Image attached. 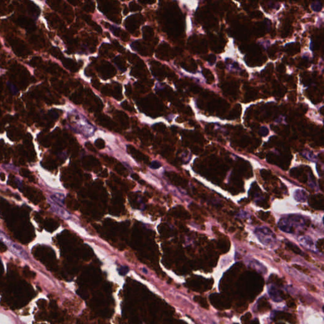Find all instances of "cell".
Masks as SVG:
<instances>
[{"label":"cell","instance_id":"cell-4","mask_svg":"<svg viewBox=\"0 0 324 324\" xmlns=\"http://www.w3.org/2000/svg\"><path fill=\"white\" fill-rule=\"evenodd\" d=\"M115 68L112 67V66L108 63H105L101 67V72L104 75H107V77H112L115 72Z\"/></svg>","mask_w":324,"mask_h":324},{"label":"cell","instance_id":"cell-7","mask_svg":"<svg viewBox=\"0 0 324 324\" xmlns=\"http://www.w3.org/2000/svg\"><path fill=\"white\" fill-rule=\"evenodd\" d=\"M143 34L144 38L145 39H148L150 37H152L153 34V31L151 28L149 27H143Z\"/></svg>","mask_w":324,"mask_h":324},{"label":"cell","instance_id":"cell-3","mask_svg":"<svg viewBox=\"0 0 324 324\" xmlns=\"http://www.w3.org/2000/svg\"><path fill=\"white\" fill-rule=\"evenodd\" d=\"M138 15H135L129 17L126 20V27L127 28V29L131 32H132V30H134L137 28L138 27V22L139 20H140L139 18L137 16Z\"/></svg>","mask_w":324,"mask_h":324},{"label":"cell","instance_id":"cell-14","mask_svg":"<svg viewBox=\"0 0 324 324\" xmlns=\"http://www.w3.org/2000/svg\"><path fill=\"white\" fill-rule=\"evenodd\" d=\"M6 250L5 246L2 242H0V250H2V251H4V250Z\"/></svg>","mask_w":324,"mask_h":324},{"label":"cell","instance_id":"cell-8","mask_svg":"<svg viewBox=\"0 0 324 324\" xmlns=\"http://www.w3.org/2000/svg\"><path fill=\"white\" fill-rule=\"evenodd\" d=\"M114 61L115 63V64L118 66V68L120 70H122V71H125V68H124L125 65L123 63L122 60H121V58H120L119 57H116Z\"/></svg>","mask_w":324,"mask_h":324},{"label":"cell","instance_id":"cell-11","mask_svg":"<svg viewBox=\"0 0 324 324\" xmlns=\"http://www.w3.org/2000/svg\"><path fill=\"white\" fill-rule=\"evenodd\" d=\"M161 167V164L157 161H154L150 165V167L153 169H157Z\"/></svg>","mask_w":324,"mask_h":324},{"label":"cell","instance_id":"cell-1","mask_svg":"<svg viewBox=\"0 0 324 324\" xmlns=\"http://www.w3.org/2000/svg\"><path fill=\"white\" fill-rule=\"evenodd\" d=\"M278 226L280 230L287 233H299L307 226V221L303 217L291 215L282 218Z\"/></svg>","mask_w":324,"mask_h":324},{"label":"cell","instance_id":"cell-15","mask_svg":"<svg viewBox=\"0 0 324 324\" xmlns=\"http://www.w3.org/2000/svg\"><path fill=\"white\" fill-rule=\"evenodd\" d=\"M0 177H1V179H2V180H5V175L3 173H2L1 175H0Z\"/></svg>","mask_w":324,"mask_h":324},{"label":"cell","instance_id":"cell-10","mask_svg":"<svg viewBox=\"0 0 324 324\" xmlns=\"http://www.w3.org/2000/svg\"><path fill=\"white\" fill-rule=\"evenodd\" d=\"M8 184L10 186H11L13 188L15 189L17 187V185H16V183L15 182V177H14V176L13 175H10V177H9V180H8Z\"/></svg>","mask_w":324,"mask_h":324},{"label":"cell","instance_id":"cell-12","mask_svg":"<svg viewBox=\"0 0 324 324\" xmlns=\"http://www.w3.org/2000/svg\"><path fill=\"white\" fill-rule=\"evenodd\" d=\"M130 8H131V11H137L138 10L141 9V7H139L138 5H137L134 3H131L130 4Z\"/></svg>","mask_w":324,"mask_h":324},{"label":"cell","instance_id":"cell-9","mask_svg":"<svg viewBox=\"0 0 324 324\" xmlns=\"http://www.w3.org/2000/svg\"><path fill=\"white\" fill-rule=\"evenodd\" d=\"M128 272H129V268L126 266H123L120 267V269H118V272L121 275V276H125V275Z\"/></svg>","mask_w":324,"mask_h":324},{"label":"cell","instance_id":"cell-2","mask_svg":"<svg viewBox=\"0 0 324 324\" xmlns=\"http://www.w3.org/2000/svg\"><path fill=\"white\" fill-rule=\"evenodd\" d=\"M255 234L260 241L266 246L273 245L276 242V234L269 228L265 227L257 228Z\"/></svg>","mask_w":324,"mask_h":324},{"label":"cell","instance_id":"cell-6","mask_svg":"<svg viewBox=\"0 0 324 324\" xmlns=\"http://www.w3.org/2000/svg\"><path fill=\"white\" fill-rule=\"evenodd\" d=\"M20 173L22 174V176H24V177H27L29 179V180H31V182H36V178H35L34 176L31 174V172H30L29 170H27V169H25V168H22L21 169V170L20 171Z\"/></svg>","mask_w":324,"mask_h":324},{"label":"cell","instance_id":"cell-5","mask_svg":"<svg viewBox=\"0 0 324 324\" xmlns=\"http://www.w3.org/2000/svg\"><path fill=\"white\" fill-rule=\"evenodd\" d=\"M299 241L301 244H302L303 245L305 246V247L311 249L314 246V243L313 242V240L310 237H306V236H301L299 238Z\"/></svg>","mask_w":324,"mask_h":324},{"label":"cell","instance_id":"cell-13","mask_svg":"<svg viewBox=\"0 0 324 324\" xmlns=\"http://www.w3.org/2000/svg\"><path fill=\"white\" fill-rule=\"evenodd\" d=\"M110 30L112 32V33L114 34H115L116 36H118L119 31H120L119 28H117V27H110Z\"/></svg>","mask_w":324,"mask_h":324}]
</instances>
